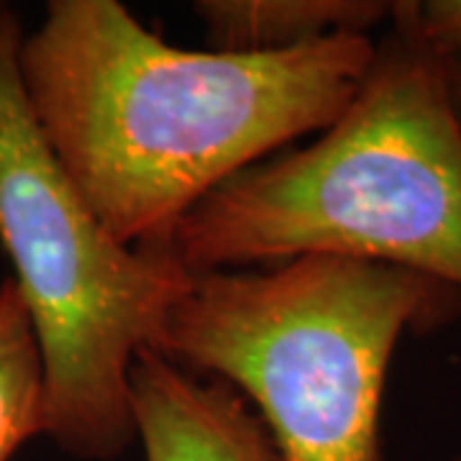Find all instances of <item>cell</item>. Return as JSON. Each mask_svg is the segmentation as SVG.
<instances>
[{
	"instance_id": "6da1fadb",
	"label": "cell",
	"mask_w": 461,
	"mask_h": 461,
	"mask_svg": "<svg viewBox=\"0 0 461 461\" xmlns=\"http://www.w3.org/2000/svg\"><path fill=\"white\" fill-rule=\"evenodd\" d=\"M372 36L280 54L172 47L118 0H51L18 80L59 167L121 244H169L200 200L344 113Z\"/></svg>"
},
{
	"instance_id": "7a4b0ae2",
	"label": "cell",
	"mask_w": 461,
	"mask_h": 461,
	"mask_svg": "<svg viewBox=\"0 0 461 461\" xmlns=\"http://www.w3.org/2000/svg\"><path fill=\"white\" fill-rule=\"evenodd\" d=\"M190 275L297 257L400 267L461 293V123L446 59L408 0L346 111L318 139L233 175L177 223Z\"/></svg>"
},
{
	"instance_id": "3957f363",
	"label": "cell",
	"mask_w": 461,
	"mask_h": 461,
	"mask_svg": "<svg viewBox=\"0 0 461 461\" xmlns=\"http://www.w3.org/2000/svg\"><path fill=\"white\" fill-rule=\"evenodd\" d=\"M459 313L461 293L444 282L311 254L193 275L154 351L233 387L282 461H379L397 344Z\"/></svg>"
},
{
	"instance_id": "277c9868",
	"label": "cell",
	"mask_w": 461,
	"mask_h": 461,
	"mask_svg": "<svg viewBox=\"0 0 461 461\" xmlns=\"http://www.w3.org/2000/svg\"><path fill=\"white\" fill-rule=\"evenodd\" d=\"M21 21H0V247L47 366V438L80 461L131 441V366L154 351L193 275L169 244L129 247L59 167L18 80Z\"/></svg>"
},
{
	"instance_id": "5b68a950",
	"label": "cell",
	"mask_w": 461,
	"mask_h": 461,
	"mask_svg": "<svg viewBox=\"0 0 461 461\" xmlns=\"http://www.w3.org/2000/svg\"><path fill=\"white\" fill-rule=\"evenodd\" d=\"M131 418L147 461H282L244 397L157 351L131 366Z\"/></svg>"
},
{
	"instance_id": "8992f818",
	"label": "cell",
	"mask_w": 461,
	"mask_h": 461,
	"mask_svg": "<svg viewBox=\"0 0 461 461\" xmlns=\"http://www.w3.org/2000/svg\"><path fill=\"white\" fill-rule=\"evenodd\" d=\"M193 14L215 51L280 54L330 36H372L390 23L387 0H198Z\"/></svg>"
},
{
	"instance_id": "52a82bcc",
	"label": "cell",
	"mask_w": 461,
	"mask_h": 461,
	"mask_svg": "<svg viewBox=\"0 0 461 461\" xmlns=\"http://www.w3.org/2000/svg\"><path fill=\"white\" fill-rule=\"evenodd\" d=\"M47 436V366L14 277L0 282V461Z\"/></svg>"
},
{
	"instance_id": "ba28073f",
	"label": "cell",
	"mask_w": 461,
	"mask_h": 461,
	"mask_svg": "<svg viewBox=\"0 0 461 461\" xmlns=\"http://www.w3.org/2000/svg\"><path fill=\"white\" fill-rule=\"evenodd\" d=\"M420 39L441 59L461 57V0H408Z\"/></svg>"
},
{
	"instance_id": "9c48e42d",
	"label": "cell",
	"mask_w": 461,
	"mask_h": 461,
	"mask_svg": "<svg viewBox=\"0 0 461 461\" xmlns=\"http://www.w3.org/2000/svg\"><path fill=\"white\" fill-rule=\"evenodd\" d=\"M446 80H448V93H451V103L461 123V57L456 59H446Z\"/></svg>"
},
{
	"instance_id": "30bf717a",
	"label": "cell",
	"mask_w": 461,
	"mask_h": 461,
	"mask_svg": "<svg viewBox=\"0 0 461 461\" xmlns=\"http://www.w3.org/2000/svg\"><path fill=\"white\" fill-rule=\"evenodd\" d=\"M8 11H11V8H8V5H3V3H0V21H3V16H5V14H8Z\"/></svg>"
},
{
	"instance_id": "8fae6325",
	"label": "cell",
	"mask_w": 461,
	"mask_h": 461,
	"mask_svg": "<svg viewBox=\"0 0 461 461\" xmlns=\"http://www.w3.org/2000/svg\"><path fill=\"white\" fill-rule=\"evenodd\" d=\"M451 461H461V454H459V456H456V459H451Z\"/></svg>"
}]
</instances>
